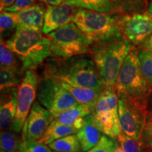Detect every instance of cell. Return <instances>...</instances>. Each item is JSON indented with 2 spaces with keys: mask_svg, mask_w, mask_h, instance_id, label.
Masks as SVG:
<instances>
[{
  "mask_svg": "<svg viewBox=\"0 0 152 152\" xmlns=\"http://www.w3.org/2000/svg\"><path fill=\"white\" fill-rule=\"evenodd\" d=\"M42 76L73 86L96 90L105 87L90 54L70 58L50 57L45 63Z\"/></svg>",
  "mask_w": 152,
  "mask_h": 152,
  "instance_id": "1",
  "label": "cell"
},
{
  "mask_svg": "<svg viewBox=\"0 0 152 152\" xmlns=\"http://www.w3.org/2000/svg\"><path fill=\"white\" fill-rule=\"evenodd\" d=\"M5 44L20 61L25 72L36 70L52 56L50 39L41 31L18 26Z\"/></svg>",
  "mask_w": 152,
  "mask_h": 152,
  "instance_id": "2",
  "label": "cell"
},
{
  "mask_svg": "<svg viewBox=\"0 0 152 152\" xmlns=\"http://www.w3.org/2000/svg\"><path fill=\"white\" fill-rule=\"evenodd\" d=\"M121 16L79 8L73 22L92 45H101L125 39L120 27Z\"/></svg>",
  "mask_w": 152,
  "mask_h": 152,
  "instance_id": "3",
  "label": "cell"
},
{
  "mask_svg": "<svg viewBox=\"0 0 152 152\" xmlns=\"http://www.w3.org/2000/svg\"><path fill=\"white\" fill-rule=\"evenodd\" d=\"M118 97L147 106L152 89L142 73L138 48L132 46L119 72L115 87Z\"/></svg>",
  "mask_w": 152,
  "mask_h": 152,
  "instance_id": "4",
  "label": "cell"
},
{
  "mask_svg": "<svg viewBox=\"0 0 152 152\" xmlns=\"http://www.w3.org/2000/svg\"><path fill=\"white\" fill-rule=\"evenodd\" d=\"M132 46L127 39L92 46L90 54L105 87L115 88L119 72Z\"/></svg>",
  "mask_w": 152,
  "mask_h": 152,
  "instance_id": "5",
  "label": "cell"
},
{
  "mask_svg": "<svg viewBox=\"0 0 152 152\" xmlns=\"http://www.w3.org/2000/svg\"><path fill=\"white\" fill-rule=\"evenodd\" d=\"M47 36L51 40L52 56L70 58L90 53L92 43L73 22L54 30Z\"/></svg>",
  "mask_w": 152,
  "mask_h": 152,
  "instance_id": "6",
  "label": "cell"
},
{
  "mask_svg": "<svg viewBox=\"0 0 152 152\" xmlns=\"http://www.w3.org/2000/svg\"><path fill=\"white\" fill-rule=\"evenodd\" d=\"M37 102L54 115L55 118L80 104L73 95L58 81L42 76L37 92Z\"/></svg>",
  "mask_w": 152,
  "mask_h": 152,
  "instance_id": "7",
  "label": "cell"
},
{
  "mask_svg": "<svg viewBox=\"0 0 152 152\" xmlns=\"http://www.w3.org/2000/svg\"><path fill=\"white\" fill-rule=\"evenodd\" d=\"M39 80L40 77L35 70H28L25 72L18 86V105L11 130L17 133L22 132L24 123L37 97Z\"/></svg>",
  "mask_w": 152,
  "mask_h": 152,
  "instance_id": "8",
  "label": "cell"
},
{
  "mask_svg": "<svg viewBox=\"0 0 152 152\" xmlns=\"http://www.w3.org/2000/svg\"><path fill=\"white\" fill-rule=\"evenodd\" d=\"M77 8L118 15H130L147 11V0H67Z\"/></svg>",
  "mask_w": 152,
  "mask_h": 152,
  "instance_id": "9",
  "label": "cell"
},
{
  "mask_svg": "<svg viewBox=\"0 0 152 152\" xmlns=\"http://www.w3.org/2000/svg\"><path fill=\"white\" fill-rule=\"evenodd\" d=\"M147 106L127 99H118V114L122 131L127 135L141 140L148 114Z\"/></svg>",
  "mask_w": 152,
  "mask_h": 152,
  "instance_id": "10",
  "label": "cell"
},
{
  "mask_svg": "<svg viewBox=\"0 0 152 152\" xmlns=\"http://www.w3.org/2000/svg\"><path fill=\"white\" fill-rule=\"evenodd\" d=\"M119 24L125 39L133 46H140L152 34V15L148 11L121 16Z\"/></svg>",
  "mask_w": 152,
  "mask_h": 152,
  "instance_id": "11",
  "label": "cell"
},
{
  "mask_svg": "<svg viewBox=\"0 0 152 152\" xmlns=\"http://www.w3.org/2000/svg\"><path fill=\"white\" fill-rule=\"evenodd\" d=\"M54 118L48 110L35 101L23 128V140L25 142H37L45 134Z\"/></svg>",
  "mask_w": 152,
  "mask_h": 152,
  "instance_id": "12",
  "label": "cell"
},
{
  "mask_svg": "<svg viewBox=\"0 0 152 152\" xmlns=\"http://www.w3.org/2000/svg\"><path fill=\"white\" fill-rule=\"evenodd\" d=\"M47 7L42 29V33L46 35L73 22L74 16L79 9L67 3L56 6L49 5Z\"/></svg>",
  "mask_w": 152,
  "mask_h": 152,
  "instance_id": "13",
  "label": "cell"
},
{
  "mask_svg": "<svg viewBox=\"0 0 152 152\" xmlns=\"http://www.w3.org/2000/svg\"><path fill=\"white\" fill-rule=\"evenodd\" d=\"M18 87L1 90L0 94V128L1 130H11L16 113Z\"/></svg>",
  "mask_w": 152,
  "mask_h": 152,
  "instance_id": "14",
  "label": "cell"
},
{
  "mask_svg": "<svg viewBox=\"0 0 152 152\" xmlns=\"http://www.w3.org/2000/svg\"><path fill=\"white\" fill-rule=\"evenodd\" d=\"M47 8L45 4L39 2L17 12L18 26L42 32Z\"/></svg>",
  "mask_w": 152,
  "mask_h": 152,
  "instance_id": "15",
  "label": "cell"
},
{
  "mask_svg": "<svg viewBox=\"0 0 152 152\" xmlns=\"http://www.w3.org/2000/svg\"><path fill=\"white\" fill-rule=\"evenodd\" d=\"M93 122L100 132L113 139H118L122 132L118 113L105 111L93 113Z\"/></svg>",
  "mask_w": 152,
  "mask_h": 152,
  "instance_id": "16",
  "label": "cell"
},
{
  "mask_svg": "<svg viewBox=\"0 0 152 152\" xmlns=\"http://www.w3.org/2000/svg\"><path fill=\"white\" fill-rule=\"evenodd\" d=\"M82 152H87L98 143L102 137V132L95 126L92 115L85 117V124L77 134Z\"/></svg>",
  "mask_w": 152,
  "mask_h": 152,
  "instance_id": "17",
  "label": "cell"
},
{
  "mask_svg": "<svg viewBox=\"0 0 152 152\" xmlns=\"http://www.w3.org/2000/svg\"><path fill=\"white\" fill-rule=\"evenodd\" d=\"M94 104H78L62 113L59 116L54 118L51 124L71 125L78 118L92 115L94 113Z\"/></svg>",
  "mask_w": 152,
  "mask_h": 152,
  "instance_id": "18",
  "label": "cell"
},
{
  "mask_svg": "<svg viewBox=\"0 0 152 152\" xmlns=\"http://www.w3.org/2000/svg\"><path fill=\"white\" fill-rule=\"evenodd\" d=\"M0 66L2 69L8 70L20 77H23L25 71L21 62L7 47L2 37H1L0 43Z\"/></svg>",
  "mask_w": 152,
  "mask_h": 152,
  "instance_id": "19",
  "label": "cell"
},
{
  "mask_svg": "<svg viewBox=\"0 0 152 152\" xmlns=\"http://www.w3.org/2000/svg\"><path fill=\"white\" fill-rule=\"evenodd\" d=\"M105 111L118 113V97L115 88L104 87L96 101L94 113Z\"/></svg>",
  "mask_w": 152,
  "mask_h": 152,
  "instance_id": "20",
  "label": "cell"
},
{
  "mask_svg": "<svg viewBox=\"0 0 152 152\" xmlns=\"http://www.w3.org/2000/svg\"><path fill=\"white\" fill-rule=\"evenodd\" d=\"M60 83V82H59ZM62 86L67 90L75 100L80 104H96L99 96L101 91L94 89L87 88L78 86H73V85L66 84V83H60Z\"/></svg>",
  "mask_w": 152,
  "mask_h": 152,
  "instance_id": "21",
  "label": "cell"
},
{
  "mask_svg": "<svg viewBox=\"0 0 152 152\" xmlns=\"http://www.w3.org/2000/svg\"><path fill=\"white\" fill-rule=\"evenodd\" d=\"M19 133L11 130H1L0 152H18L26 144Z\"/></svg>",
  "mask_w": 152,
  "mask_h": 152,
  "instance_id": "22",
  "label": "cell"
},
{
  "mask_svg": "<svg viewBox=\"0 0 152 152\" xmlns=\"http://www.w3.org/2000/svg\"><path fill=\"white\" fill-rule=\"evenodd\" d=\"M78 130L73 124L71 125H49L45 134L42 137L38 142L49 145L51 142L55 141L64 137L77 134Z\"/></svg>",
  "mask_w": 152,
  "mask_h": 152,
  "instance_id": "23",
  "label": "cell"
},
{
  "mask_svg": "<svg viewBox=\"0 0 152 152\" xmlns=\"http://www.w3.org/2000/svg\"><path fill=\"white\" fill-rule=\"evenodd\" d=\"M49 147L57 152H81V146L76 134H71L51 142Z\"/></svg>",
  "mask_w": 152,
  "mask_h": 152,
  "instance_id": "24",
  "label": "cell"
},
{
  "mask_svg": "<svg viewBox=\"0 0 152 152\" xmlns=\"http://www.w3.org/2000/svg\"><path fill=\"white\" fill-rule=\"evenodd\" d=\"M118 145L125 152H149L141 140L131 137L123 132L117 139Z\"/></svg>",
  "mask_w": 152,
  "mask_h": 152,
  "instance_id": "25",
  "label": "cell"
},
{
  "mask_svg": "<svg viewBox=\"0 0 152 152\" xmlns=\"http://www.w3.org/2000/svg\"><path fill=\"white\" fill-rule=\"evenodd\" d=\"M18 26V18L17 13L9 11H1L0 15V29L1 37L5 34L16 31Z\"/></svg>",
  "mask_w": 152,
  "mask_h": 152,
  "instance_id": "26",
  "label": "cell"
},
{
  "mask_svg": "<svg viewBox=\"0 0 152 152\" xmlns=\"http://www.w3.org/2000/svg\"><path fill=\"white\" fill-rule=\"evenodd\" d=\"M138 54L142 73L152 89V52L138 48Z\"/></svg>",
  "mask_w": 152,
  "mask_h": 152,
  "instance_id": "27",
  "label": "cell"
},
{
  "mask_svg": "<svg viewBox=\"0 0 152 152\" xmlns=\"http://www.w3.org/2000/svg\"><path fill=\"white\" fill-rule=\"evenodd\" d=\"M23 77L6 69H0V89L18 87Z\"/></svg>",
  "mask_w": 152,
  "mask_h": 152,
  "instance_id": "28",
  "label": "cell"
},
{
  "mask_svg": "<svg viewBox=\"0 0 152 152\" xmlns=\"http://www.w3.org/2000/svg\"><path fill=\"white\" fill-rule=\"evenodd\" d=\"M118 143L115 139L104 134L94 147L87 152H113Z\"/></svg>",
  "mask_w": 152,
  "mask_h": 152,
  "instance_id": "29",
  "label": "cell"
},
{
  "mask_svg": "<svg viewBox=\"0 0 152 152\" xmlns=\"http://www.w3.org/2000/svg\"><path fill=\"white\" fill-rule=\"evenodd\" d=\"M141 141L149 152L152 149V111L148 112Z\"/></svg>",
  "mask_w": 152,
  "mask_h": 152,
  "instance_id": "30",
  "label": "cell"
},
{
  "mask_svg": "<svg viewBox=\"0 0 152 152\" xmlns=\"http://www.w3.org/2000/svg\"><path fill=\"white\" fill-rule=\"evenodd\" d=\"M36 1L37 0H16L12 5L4 9L3 11L17 13L34 5L36 4Z\"/></svg>",
  "mask_w": 152,
  "mask_h": 152,
  "instance_id": "31",
  "label": "cell"
},
{
  "mask_svg": "<svg viewBox=\"0 0 152 152\" xmlns=\"http://www.w3.org/2000/svg\"><path fill=\"white\" fill-rule=\"evenodd\" d=\"M26 147L28 152H53L47 144L38 142H26Z\"/></svg>",
  "mask_w": 152,
  "mask_h": 152,
  "instance_id": "32",
  "label": "cell"
},
{
  "mask_svg": "<svg viewBox=\"0 0 152 152\" xmlns=\"http://www.w3.org/2000/svg\"><path fill=\"white\" fill-rule=\"evenodd\" d=\"M137 47L145 49V50L149 51V52H152V34L141 45H140V46Z\"/></svg>",
  "mask_w": 152,
  "mask_h": 152,
  "instance_id": "33",
  "label": "cell"
},
{
  "mask_svg": "<svg viewBox=\"0 0 152 152\" xmlns=\"http://www.w3.org/2000/svg\"><path fill=\"white\" fill-rule=\"evenodd\" d=\"M39 2L45 4V5H52V6H56V5H60L61 4L65 3L67 0H37Z\"/></svg>",
  "mask_w": 152,
  "mask_h": 152,
  "instance_id": "34",
  "label": "cell"
},
{
  "mask_svg": "<svg viewBox=\"0 0 152 152\" xmlns=\"http://www.w3.org/2000/svg\"><path fill=\"white\" fill-rule=\"evenodd\" d=\"M0 1H1V3H0V10L2 11L4 9L12 5L16 0H0Z\"/></svg>",
  "mask_w": 152,
  "mask_h": 152,
  "instance_id": "35",
  "label": "cell"
},
{
  "mask_svg": "<svg viewBox=\"0 0 152 152\" xmlns=\"http://www.w3.org/2000/svg\"><path fill=\"white\" fill-rule=\"evenodd\" d=\"M148 111H152V92L151 95H150L149 102H148Z\"/></svg>",
  "mask_w": 152,
  "mask_h": 152,
  "instance_id": "36",
  "label": "cell"
},
{
  "mask_svg": "<svg viewBox=\"0 0 152 152\" xmlns=\"http://www.w3.org/2000/svg\"><path fill=\"white\" fill-rule=\"evenodd\" d=\"M147 11L150 14L152 15V1H150V3L148 5V9Z\"/></svg>",
  "mask_w": 152,
  "mask_h": 152,
  "instance_id": "37",
  "label": "cell"
},
{
  "mask_svg": "<svg viewBox=\"0 0 152 152\" xmlns=\"http://www.w3.org/2000/svg\"><path fill=\"white\" fill-rule=\"evenodd\" d=\"M113 152H125V151L118 145L116 148H115V149L114 150Z\"/></svg>",
  "mask_w": 152,
  "mask_h": 152,
  "instance_id": "38",
  "label": "cell"
},
{
  "mask_svg": "<svg viewBox=\"0 0 152 152\" xmlns=\"http://www.w3.org/2000/svg\"><path fill=\"white\" fill-rule=\"evenodd\" d=\"M18 152H28L27 150V147H26V144Z\"/></svg>",
  "mask_w": 152,
  "mask_h": 152,
  "instance_id": "39",
  "label": "cell"
},
{
  "mask_svg": "<svg viewBox=\"0 0 152 152\" xmlns=\"http://www.w3.org/2000/svg\"><path fill=\"white\" fill-rule=\"evenodd\" d=\"M149 152H152V149L149 150Z\"/></svg>",
  "mask_w": 152,
  "mask_h": 152,
  "instance_id": "40",
  "label": "cell"
},
{
  "mask_svg": "<svg viewBox=\"0 0 152 152\" xmlns=\"http://www.w3.org/2000/svg\"><path fill=\"white\" fill-rule=\"evenodd\" d=\"M150 1H152V0H150Z\"/></svg>",
  "mask_w": 152,
  "mask_h": 152,
  "instance_id": "41",
  "label": "cell"
},
{
  "mask_svg": "<svg viewBox=\"0 0 152 152\" xmlns=\"http://www.w3.org/2000/svg\"><path fill=\"white\" fill-rule=\"evenodd\" d=\"M54 152H57V151H54ZM82 152V151H81Z\"/></svg>",
  "mask_w": 152,
  "mask_h": 152,
  "instance_id": "42",
  "label": "cell"
}]
</instances>
